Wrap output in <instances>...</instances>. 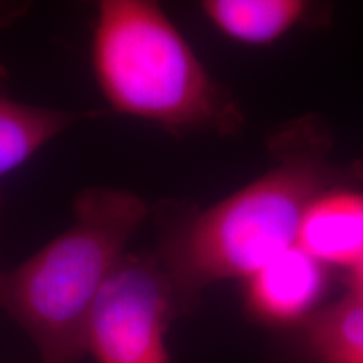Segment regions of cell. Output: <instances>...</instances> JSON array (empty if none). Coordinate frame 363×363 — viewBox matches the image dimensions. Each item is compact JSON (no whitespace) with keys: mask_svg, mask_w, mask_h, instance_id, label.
I'll list each match as a JSON object with an SVG mask.
<instances>
[{"mask_svg":"<svg viewBox=\"0 0 363 363\" xmlns=\"http://www.w3.org/2000/svg\"><path fill=\"white\" fill-rule=\"evenodd\" d=\"M350 284H352V293L363 294V256L360 257V261L357 262L355 267H352Z\"/></svg>","mask_w":363,"mask_h":363,"instance_id":"cell-10","label":"cell"},{"mask_svg":"<svg viewBox=\"0 0 363 363\" xmlns=\"http://www.w3.org/2000/svg\"><path fill=\"white\" fill-rule=\"evenodd\" d=\"M202 11L227 38L244 44H269L305 16L299 0H207Z\"/></svg>","mask_w":363,"mask_h":363,"instance_id":"cell-8","label":"cell"},{"mask_svg":"<svg viewBox=\"0 0 363 363\" xmlns=\"http://www.w3.org/2000/svg\"><path fill=\"white\" fill-rule=\"evenodd\" d=\"M318 177L301 162H283L216 206L163 235L158 261L184 310L203 288L249 279L296 246L299 224L316 197Z\"/></svg>","mask_w":363,"mask_h":363,"instance_id":"cell-3","label":"cell"},{"mask_svg":"<svg viewBox=\"0 0 363 363\" xmlns=\"http://www.w3.org/2000/svg\"><path fill=\"white\" fill-rule=\"evenodd\" d=\"M296 246L323 266L355 267L363 256V194L316 195L301 217Z\"/></svg>","mask_w":363,"mask_h":363,"instance_id":"cell-6","label":"cell"},{"mask_svg":"<svg viewBox=\"0 0 363 363\" xmlns=\"http://www.w3.org/2000/svg\"><path fill=\"white\" fill-rule=\"evenodd\" d=\"M147 214L136 194L88 189L76 197L65 233L22 264L0 269V308L29 335L40 363H78L88 353L94 301Z\"/></svg>","mask_w":363,"mask_h":363,"instance_id":"cell-1","label":"cell"},{"mask_svg":"<svg viewBox=\"0 0 363 363\" xmlns=\"http://www.w3.org/2000/svg\"><path fill=\"white\" fill-rule=\"evenodd\" d=\"M184 311L160 261L125 254L99 291L86 328L98 363H170L167 331Z\"/></svg>","mask_w":363,"mask_h":363,"instance_id":"cell-4","label":"cell"},{"mask_svg":"<svg viewBox=\"0 0 363 363\" xmlns=\"http://www.w3.org/2000/svg\"><path fill=\"white\" fill-rule=\"evenodd\" d=\"M305 345L316 363H363V294L350 293L313 315Z\"/></svg>","mask_w":363,"mask_h":363,"instance_id":"cell-9","label":"cell"},{"mask_svg":"<svg viewBox=\"0 0 363 363\" xmlns=\"http://www.w3.org/2000/svg\"><path fill=\"white\" fill-rule=\"evenodd\" d=\"M91 62L103 96L126 116L174 133L227 131L238 121L233 103L155 2H99Z\"/></svg>","mask_w":363,"mask_h":363,"instance_id":"cell-2","label":"cell"},{"mask_svg":"<svg viewBox=\"0 0 363 363\" xmlns=\"http://www.w3.org/2000/svg\"><path fill=\"white\" fill-rule=\"evenodd\" d=\"M325 267L298 246L288 249L247 279L249 311L269 323L306 316L326 288Z\"/></svg>","mask_w":363,"mask_h":363,"instance_id":"cell-5","label":"cell"},{"mask_svg":"<svg viewBox=\"0 0 363 363\" xmlns=\"http://www.w3.org/2000/svg\"><path fill=\"white\" fill-rule=\"evenodd\" d=\"M0 78H4L2 69ZM84 118L88 113L34 106L0 89V177L19 169L44 145Z\"/></svg>","mask_w":363,"mask_h":363,"instance_id":"cell-7","label":"cell"}]
</instances>
